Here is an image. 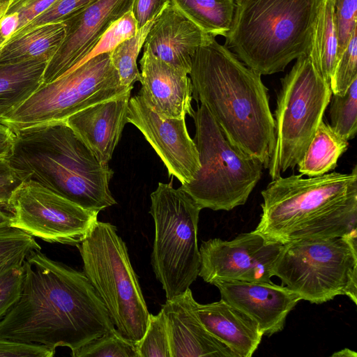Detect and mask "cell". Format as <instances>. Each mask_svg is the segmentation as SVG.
I'll return each mask as SVG.
<instances>
[{
	"label": "cell",
	"mask_w": 357,
	"mask_h": 357,
	"mask_svg": "<svg viewBox=\"0 0 357 357\" xmlns=\"http://www.w3.org/2000/svg\"><path fill=\"white\" fill-rule=\"evenodd\" d=\"M348 146V140L322 120L297 164L298 172L308 177L329 173L337 167L338 159Z\"/></svg>",
	"instance_id": "cb8c5ba5"
},
{
	"label": "cell",
	"mask_w": 357,
	"mask_h": 357,
	"mask_svg": "<svg viewBox=\"0 0 357 357\" xmlns=\"http://www.w3.org/2000/svg\"><path fill=\"white\" fill-rule=\"evenodd\" d=\"M121 84L109 53L97 55L54 81L42 84L0 123L13 132L46 123L65 121L96 103L131 92Z\"/></svg>",
	"instance_id": "8fae6325"
},
{
	"label": "cell",
	"mask_w": 357,
	"mask_h": 357,
	"mask_svg": "<svg viewBox=\"0 0 357 357\" xmlns=\"http://www.w3.org/2000/svg\"><path fill=\"white\" fill-rule=\"evenodd\" d=\"M73 357H139L136 342L123 336L116 328L91 340Z\"/></svg>",
	"instance_id": "f546056e"
},
{
	"label": "cell",
	"mask_w": 357,
	"mask_h": 357,
	"mask_svg": "<svg viewBox=\"0 0 357 357\" xmlns=\"http://www.w3.org/2000/svg\"><path fill=\"white\" fill-rule=\"evenodd\" d=\"M65 34V25L62 22L37 26L3 45L0 52V65L36 59L49 62L62 43Z\"/></svg>",
	"instance_id": "603a6c76"
},
{
	"label": "cell",
	"mask_w": 357,
	"mask_h": 357,
	"mask_svg": "<svg viewBox=\"0 0 357 357\" xmlns=\"http://www.w3.org/2000/svg\"><path fill=\"white\" fill-rule=\"evenodd\" d=\"M20 297L0 321V337L39 344L71 356L114 328L109 313L84 273L32 252L22 264Z\"/></svg>",
	"instance_id": "6da1fadb"
},
{
	"label": "cell",
	"mask_w": 357,
	"mask_h": 357,
	"mask_svg": "<svg viewBox=\"0 0 357 357\" xmlns=\"http://www.w3.org/2000/svg\"><path fill=\"white\" fill-rule=\"evenodd\" d=\"M195 309L205 328L238 357H251L256 351L264 334L241 310L222 299L208 304L196 302Z\"/></svg>",
	"instance_id": "44dd1931"
},
{
	"label": "cell",
	"mask_w": 357,
	"mask_h": 357,
	"mask_svg": "<svg viewBox=\"0 0 357 357\" xmlns=\"http://www.w3.org/2000/svg\"><path fill=\"white\" fill-rule=\"evenodd\" d=\"M8 158L22 181H34L93 211L116 204L109 184L114 172L102 165L65 121L14 132Z\"/></svg>",
	"instance_id": "277c9868"
},
{
	"label": "cell",
	"mask_w": 357,
	"mask_h": 357,
	"mask_svg": "<svg viewBox=\"0 0 357 357\" xmlns=\"http://www.w3.org/2000/svg\"><path fill=\"white\" fill-rule=\"evenodd\" d=\"M225 46L261 75L309 52L321 0H234Z\"/></svg>",
	"instance_id": "5b68a950"
},
{
	"label": "cell",
	"mask_w": 357,
	"mask_h": 357,
	"mask_svg": "<svg viewBox=\"0 0 357 357\" xmlns=\"http://www.w3.org/2000/svg\"><path fill=\"white\" fill-rule=\"evenodd\" d=\"M171 2L172 0H134L131 11L137 29L155 19Z\"/></svg>",
	"instance_id": "f35d334b"
},
{
	"label": "cell",
	"mask_w": 357,
	"mask_h": 357,
	"mask_svg": "<svg viewBox=\"0 0 357 357\" xmlns=\"http://www.w3.org/2000/svg\"><path fill=\"white\" fill-rule=\"evenodd\" d=\"M260 220L253 230L285 244L303 239L341 237L357 229V166L303 178L281 176L261 191Z\"/></svg>",
	"instance_id": "3957f363"
},
{
	"label": "cell",
	"mask_w": 357,
	"mask_h": 357,
	"mask_svg": "<svg viewBox=\"0 0 357 357\" xmlns=\"http://www.w3.org/2000/svg\"><path fill=\"white\" fill-rule=\"evenodd\" d=\"M155 19L149 22L134 36L123 41L109 52L112 64L119 75L121 84L124 86H133L134 83L139 80L140 72L137 59Z\"/></svg>",
	"instance_id": "4316f807"
},
{
	"label": "cell",
	"mask_w": 357,
	"mask_h": 357,
	"mask_svg": "<svg viewBox=\"0 0 357 357\" xmlns=\"http://www.w3.org/2000/svg\"><path fill=\"white\" fill-rule=\"evenodd\" d=\"M40 250L34 237L23 231L13 227L0 229V273L22 265L32 252Z\"/></svg>",
	"instance_id": "f1b7e54d"
},
{
	"label": "cell",
	"mask_w": 357,
	"mask_h": 357,
	"mask_svg": "<svg viewBox=\"0 0 357 357\" xmlns=\"http://www.w3.org/2000/svg\"><path fill=\"white\" fill-rule=\"evenodd\" d=\"M137 31V22L132 11L130 10L114 22L102 36L92 50L71 69L97 55L109 53L121 43L134 36Z\"/></svg>",
	"instance_id": "d6a6232c"
},
{
	"label": "cell",
	"mask_w": 357,
	"mask_h": 357,
	"mask_svg": "<svg viewBox=\"0 0 357 357\" xmlns=\"http://www.w3.org/2000/svg\"><path fill=\"white\" fill-rule=\"evenodd\" d=\"M357 79V27L340 54L330 81L332 93L343 96Z\"/></svg>",
	"instance_id": "1f68e13d"
},
{
	"label": "cell",
	"mask_w": 357,
	"mask_h": 357,
	"mask_svg": "<svg viewBox=\"0 0 357 357\" xmlns=\"http://www.w3.org/2000/svg\"><path fill=\"white\" fill-rule=\"evenodd\" d=\"M172 3L210 36L225 37L229 30L234 0H172Z\"/></svg>",
	"instance_id": "484cf974"
},
{
	"label": "cell",
	"mask_w": 357,
	"mask_h": 357,
	"mask_svg": "<svg viewBox=\"0 0 357 357\" xmlns=\"http://www.w3.org/2000/svg\"><path fill=\"white\" fill-rule=\"evenodd\" d=\"M356 229L341 237L282 245L273 275L301 300L321 304L344 295L357 304Z\"/></svg>",
	"instance_id": "ba28073f"
},
{
	"label": "cell",
	"mask_w": 357,
	"mask_h": 357,
	"mask_svg": "<svg viewBox=\"0 0 357 357\" xmlns=\"http://www.w3.org/2000/svg\"><path fill=\"white\" fill-rule=\"evenodd\" d=\"M133 1L96 0L61 21L65 25V37L46 66L43 84L59 78L81 61L107 29L131 10Z\"/></svg>",
	"instance_id": "9a60e30c"
},
{
	"label": "cell",
	"mask_w": 357,
	"mask_h": 357,
	"mask_svg": "<svg viewBox=\"0 0 357 357\" xmlns=\"http://www.w3.org/2000/svg\"><path fill=\"white\" fill-rule=\"evenodd\" d=\"M329 103L331 126L347 140L354 138L357 131V79L343 96L333 94Z\"/></svg>",
	"instance_id": "83f0119b"
},
{
	"label": "cell",
	"mask_w": 357,
	"mask_h": 357,
	"mask_svg": "<svg viewBox=\"0 0 357 357\" xmlns=\"http://www.w3.org/2000/svg\"><path fill=\"white\" fill-rule=\"evenodd\" d=\"M95 1L96 0H56L45 12L13 33L8 40L16 38L37 26L47 23L61 22L68 16Z\"/></svg>",
	"instance_id": "836d02e7"
},
{
	"label": "cell",
	"mask_w": 357,
	"mask_h": 357,
	"mask_svg": "<svg viewBox=\"0 0 357 357\" xmlns=\"http://www.w3.org/2000/svg\"><path fill=\"white\" fill-rule=\"evenodd\" d=\"M155 223L151 265L167 299L185 292L199 275L197 230L202 208L182 188L159 182L151 194Z\"/></svg>",
	"instance_id": "9c48e42d"
},
{
	"label": "cell",
	"mask_w": 357,
	"mask_h": 357,
	"mask_svg": "<svg viewBox=\"0 0 357 357\" xmlns=\"http://www.w3.org/2000/svg\"><path fill=\"white\" fill-rule=\"evenodd\" d=\"M338 38V57L357 27V0H333Z\"/></svg>",
	"instance_id": "e575fe53"
},
{
	"label": "cell",
	"mask_w": 357,
	"mask_h": 357,
	"mask_svg": "<svg viewBox=\"0 0 357 357\" xmlns=\"http://www.w3.org/2000/svg\"><path fill=\"white\" fill-rule=\"evenodd\" d=\"M12 213L8 206L0 203V229L11 227Z\"/></svg>",
	"instance_id": "7bdbcfd3"
},
{
	"label": "cell",
	"mask_w": 357,
	"mask_h": 357,
	"mask_svg": "<svg viewBox=\"0 0 357 357\" xmlns=\"http://www.w3.org/2000/svg\"><path fill=\"white\" fill-rule=\"evenodd\" d=\"M22 182L9 160L0 159V203L8 206L13 192Z\"/></svg>",
	"instance_id": "ab89813d"
},
{
	"label": "cell",
	"mask_w": 357,
	"mask_h": 357,
	"mask_svg": "<svg viewBox=\"0 0 357 357\" xmlns=\"http://www.w3.org/2000/svg\"><path fill=\"white\" fill-rule=\"evenodd\" d=\"M282 248V244L267 241L254 231L229 241H203L198 276L211 284L220 280L271 282Z\"/></svg>",
	"instance_id": "4fadbf2b"
},
{
	"label": "cell",
	"mask_w": 357,
	"mask_h": 357,
	"mask_svg": "<svg viewBox=\"0 0 357 357\" xmlns=\"http://www.w3.org/2000/svg\"><path fill=\"white\" fill-rule=\"evenodd\" d=\"M19 27V17L16 13H6L0 20V52L3 45Z\"/></svg>",
	"instance_id": "60d3db41"
},
{
	"label": "cell",
	"mask_w": 357,
	"mask_h": 357,
	"mask_svg": "<svg viewBox=\"0 0 357 357\" xmlns=\"http://www.w3.org/2000/svg\"><path fill=\"white\" fill-rule=\"evenodd\" d=\"M127 121L142 132L167 167L169 176L176 177L181 185L195 178L201 165L185 118L167 119L160 116L138 93L130 98Z\"/></svg>",
	"instance_id": "5bb4252c"
},
{
	"label": "cell",
	"mask_w": 357,
	"mask_h": 357,
	"mask_svg": "<svg viewBox=\"0 0 357 357\" xmlns=\"http://www.w3.org/2000/svg\"><path fill=\"white\" fill-rule=\"evenodd\" d=\"M48 61L43 59L0 65V119L29 98L43 83Z\"/></svg>",
	"instance_id": "7402d4cb"
},
{
	"label": "cell",
	"mask_w": 357,
	"mask_h": 357,
	"mask_svg": "<svg viewBox=\"0 0 357 357\" xmlns=\"http://www.w3.org/2000/svg\"><path fill=\"white\" fill-rule=\"evenodd\" d=\"M130 93L90 105L65 121L102 165H109L128 123Z\"/></svg>",
	"instance_id": "ffe728a7"
},
{
	"label": "cell",
	"mask_w": 357,
	"mask_h": 357,
	"mask_svg": "<svg viewBox=\"0 0 357 357\" xmlns=\"http://www.w3.org/2000/svg\"><path fill=\"white\" fill-rule=\"evenodd\" d=\"M192 118L201 167L195 178L180 188L202 209L228 211L245 204L261 177L264 165L234 146L203 104Z\"/></svg>",
	"instance_id": "52a82bcc"
},
{
	"label": "cell",
	"mask_w": 357,
	"mask_h": 357,
	"mask_svg": "<svg viewBox=\"0 0 357 357\" xmlns=\"http://www.w3.org/2000/svg\"><path fill=\"white\" fill-rule=\"evenodd\" d=\"M139 93L155 113L167 119L192 116V86L188 74L143 51Z\"/></svg>",
	"instance_id": "e0dca14e"
},
{
	"label": "cell",
	"mask_w": 357,
	"mask_h": 357,
	"mask_svg": "<svg viewBox=\"0 0 357 357\" xmlns=\"http://www.w3.org/2000/svg\"><path fill=\"white\" fill-rule=\"evenodd\" d=\"M275 111V144L268 165L272 180L294 169L323 120L332 91L309 53L281 79Z\"/></svg>",
	"instance_id": "30bf717a"
},
{
	"label": "cell",
	"mask_w": 357,
	"mask_h": 357,
	"mask_svg": "<svg viewBox=\"0 0 357 357\" xmlns=\"http://www.w3.org/2000/svg\"><path fill=\"white\" fill-rule=\"evenodd\" d=\"M11 0H0V20L4 15Z\"/></svg>",
	"instance_id": "f6af8a7d"
},
{
	"label": "cell",
	"mask_w": 357,
	"mask_h": 357,
	"mask_svg": "<svg viewBox=\"0 0 357 357\" xmlns=\"http://www.w3.org/2000/svg\"><path fill=\"white\" fill-rule=\"evenodd\" d=\"M15 133L8 127L0 123V159L9 157L14 142Z\"/></svg>",
	"instance_id": "b9f144b4"
},
{
	"label": "cell",
	"mask_w": 357,
	"mask_h": 357,
	"mask_svg": "<svg viewBox=\"0 0 357 357\" xmlns=\"http://www.w3.org/2000/svg\"><path fill=\"white\" fill-rule=\"evenodd\" d=\"M211 37L171 2L150 28L143 51H149L158 59L189 75L195 52Z\"/></svg>",
	"instance_id": "d6986e66"
},
{
	"label": "cell",
	"mask_w": 357,
	"mask_h": 357,
	"mask_svg": "<svg viewBox=\"0 0 357 357\" xmlns=\"http://www.w3.org/2000/svg\"><path fill=\"white\" fill-rule=\"evenodd\" d=\"M56 350L39 344L13 341L0 337V357H52Z\"/></svg>",
	"instance_id": "8d00e7d4"
},
{
	"label": "cell",
	"mask_w": 357,
	"mask_h": 357,
	"mask_svg": "<svg viewBox=\"0 0 357 357\" xmlns=\"http://www.w3.org/2000/svg\"><path fill=\"white\" fill-rule=\"evenodd\" d=\"M221 299L249 316L264 335L271 336L284 328L289 313L301 300L294 291L273 282L216 281Z\"/></svg>",
	"instance_id": "2e32d148"
},
{
	"label": "cell",
	"mask_w": 357,
	"mask_h": 357,
	"mask_svg": "<svg viewBox=\"0 0 357 357\" xmlns=\"http://www.w3.org/2000/svg\"><path fill=\"white\" fill-rule=\"evenodd\" d=\"M331 356L333 357H356L357 354L354 351H351L348 348H344L340 351L333 353Z\"/></svg>",
	"instance_id": "ee69618b"
},
{
	"label": "cell",
	"mask_w": 357,
	"mask_h": 357,
	"mask_svg": "<svg viewBox=\"0 0 357 357\" xmlns=\"http://www.w3.org/2000/svg\"><path fill=\"white\" fill-rule=\"evenodd\" d=\"M139 357H171L166 319L162 310L149 314L146 330L136 342Z\"/></svg>",
	"instance_id": "4dcf8cb0"
},
{
	"label": "cell",
	"mask_w": 357,
	"mask_h": 357,
	"mask_svg": "<svg viewBox=\"0 0 357 357\" xmlns=\"http://www.w3.org/2000/svg\"><path fill=\"white\" fill-rule=\"evenodd\" d=\"M23 275L22 264L10 267L0 273V321L18 300Z\"/></svg>",
	"instance_id": "d590c367"
},
{
	"label": "cell",
	"mask_w": 357,
	"mask_h": 357,
	"mask_svg": "<svg viewBox=\"0 0 357 357\" xmlns=\"http://www.w3.org/2000/svg\"><path fill=\"white\" fill-rule=\"evenodd\" d=\"M308 53L324 78L330 84L338 59L333 0L320 1Z\"/></svg>",
	"instance_id": "d4e9b609"
},
{
	"label": "cell",
	"mask_w": 357,
	"mask_h": 357,
	"mask_svg": "<svg viewBox=\"0 0 357 357\" xmlns=\"http://www.w3.org/2000/svg\"><path fill=\"white\" fill-rule=\"evenodd\" d=\"M196 302L189 288L167 299L161 308L166 319L171 357H238L205 328L196 314Z\"/></svg>",
	"instance_id": "ac0fdd59"
},
{
	"label": "cell",
	"mask_w": 357,
	"mask_h": 357,
	"mask_svg": "<svg viewBox=\"0 0 357 357\" xmlns=\"http://www.w3.org/2000/svg\"><path fill=\"white\" fill-rule=\"evenodd\" d=\"M56 1V0H11L6 13H16L17 14L19 17V27L15 31L17 32L48 9Z\"/></svg>",
	"instance_id": "74e56055"
},
{
	"label": "cell",
	"mask_w": 357,
	"mask_h": 357,
	"mask_svg": "<svg viewBox=\"0 0 357 357\" xmlns=\"http://www.w3.org/2000/svg\"><path fill=\"white\" fill-rule=\"evenodd\" d=\"M8 208L11 227L48 243L71 245L87 236L98 214L32 180L23 181L15 190Z\"/></svg>",
	"instance_id": "7c38bea8"
},
{
	"label": "cell",
	"mask_w": 357,
	"mask_h": 357,
	"mask_svg": "<svg viewBox=\"0 0 357 357\" xmlns=\"http://www.w3.org/2000/svg\"><path fill=\"white\" fill-rule=\"evenodd\" d=\"M83 273L105 305L116 328L134 342L146 330L149 312L126 243L116 227L97 220L87 236L75 245Z\"/></svg>",
	"instance_id": "8992f818"
},
{
	"label": "cell",
	"mask_w": 357,
	"mask_h": 357,
	"mask_svg": "<svg viewBox=\"0 0 357 357\" xmlns=\"http://www.w3.org/2000/svg\"><path fill=\"white\" fill-rule=\"evenodd\" d=\"M188 75L192 98L205 105L227 140L267 168L275 121L261 75L213 36L195 52Z\"/></svg>",
	"instance_id": "7a4b0ae2"
}]
</instances>
